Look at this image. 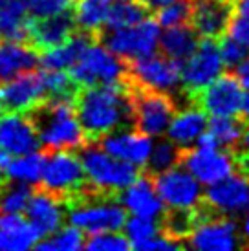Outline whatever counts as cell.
<instances>
[{"label":"cell","mask_w":249,"mask_h":251,"mask_svg":"<svg viewBox=\"0 0 249 251\" xmlns=\"http://www.w3.org/2000/svg\"><path fill=\"white\" fill-rule=\"evenodd\" d=\"M75 108L88 143L134 123L132 96L126 83L81 86L75 96Z\"/></svg>","instance_id":"1"},{"label":"cell","mask_w":249,"mask_h":251,"mask_svg":"<svg viewBox=\"0 0 249 251\" xmlns=\"http://www.w3.org/2000/svg\"><path fill=\"white\" fill-rule=\"evenodd\" d=\"M39 130L42 147L53 151H79L88 143L79 121L75 101L46 98L39 106L28 112Z\"/></svg>","instance_id":"2"},{"label":"cell","mask_w":249,"mask_h":251,"mask_svg":"<svg viewBox=\"0 0 249 251\" xmlns=\"http://www.w3.org/2000/svg\"><path fill=\"white\" fill-rule=\"evenodd\" d=\"M79 158L88 181L104 195L119 196L123 189L134 183L141 175L138 165L108 154L97 141H90L79 149Z\"/></svg>","instance_id":"3"},{"label":"cell","mask_w":249,"mask_h":251,"mask_svg":"<svg viewBox=\"0 0 249 251\" xmlns=\"http://www.w3.org/2000/svg\"><path fill=\"white\" fill-rule=\"evenodd\" d=\"M68 72L79 86L121 84L128 75V61H124L123 57L106 48L101 41H97L86 48V51Z\"/></svg>","instance_id":"4"},{"label":"cell","mask_w":249,"mask_h":251,"mask_svg":"<svg viewBox=\"0 0 249 251\" xmlns=\"http://www.w3.org/2000/svg\"><path fill=\"white\" fill-rule=\"evenodd\" d=\"M41 187L59 196L64 203L77 198L88 187V178L81 158L72 154V151L48 152L41 176Z\"/></svg>","instance_id":"5"},{"label":"cell","mask_w":249,"mask_h":251,"mask_svg":"<svg viewBox=\"0 0 249 251\" xmlns=\"http://www.w3.org/2000/svg\"><path fill=\"white\" fill-rule=\"evenodd\" d=\"M124 83L130 88L136 128L150 138L167 132L171 121L176 116V101H174L173 94L141 88L128 81H124Z\"/></svg>","instance_id":"6"},{"label":"cell","mask_w":249,"mask_h":251,"mask_svg":"<svg viewBox=\"0 0 249 251\" xmlns=\"http://www.w3.org/2000/svg\"><path fill=\"white\" fill-rule=\"evenodd\" d=\"M159 28L161 26L156 19H145L126 28L104 29L101 33V42L124 61H134L156 53L161 39Z\"/></svg>","instance_id":"7"},{"label":"cell","mask_w":249,"mask_h":251,"mask_svg":"<svg viewBox=\"0 0 249 251\" xmlns=\"http://www.w3.org/2000/svg\"><path fill=\"white\" fill-rule=\"evenodd\" d=\"M183 64L167 55H147L141 59L128 61V75L126 81L141 88L174 94L183 88L181 81Z\"/></svg>","instance_id":"8"},{"label":"cell","mask_w":249,"mask_h":251,"mask_svg":"<svg viewBox=\"0 0 249 251\" xmlns=\"http://www.w3.org/2000/svg\"><path fill=\"white\" fill-rule=\"evenodd\" d=\"M236 224L227 215L213 211L205 202L200 205V220L187 238V246L201 251H231L240 246Z\"/></svg>","instance_id":"9"},{"label":"cell","mask_w":249,"mask_h":251,"mask_svg":"<svg viewBox=\"0 0 249 251\" xmlns=\"http://www.w3.org/2000/svg\"><path fill=\"white\" fill-rule=\"evenodd\" d=\"M224 68H225V61L222 57L218 41L201 39L198 50L183 63V68H181L183 88L181 92H185V96L191 99L194 94H198L215 79H218L224 74Z\"/></svg>","instance_id":"10"},{"label":"cell","mask_w":249,"mask_h":251,"mask_svg":"<svg viewBox=\"0 0 249 251\" xmlns=\"http://www.w3.org/2000/svg\"><path fill=\"white\" fill-rule=\"evenodd\" d=\"M244 84L235 72L222 74L218 79L205 86L203 90L194 94L189 99L191 105H198L207 112L211 118L215 116H238L242 114L244 105Z\"/></svg>","instance_id":"11"},{"label":"cell","mask_w":249,"mask_h":251,"mask_svg":"<svg viewBox=\"0 0 249 251\" xmlns=\"http://www.w3.org/2000/svg\"><path fill=\"white\" fill-rule=\"evenodd\" d=\"M150 176L161 200L173 209H194L203 202L200 181L181 165Z\"/></svg>","instance_id":"12"},{"label":"cell","mask_w":249,"mask_h":251,"mask_svg":"<svg viewBox=\"0 0 249 251\" xmlns=\"http://www.w3.org/2000/svg\"><path fill=\"white\" fill-rule=\"evenodd\" d=\"M180 165L185 167L189 173H193L200 183L213 185L233 175L236 160L233 152H222L216 149H201V147H183Z\"/></svg>","instance_id":"13"},{"label":"cell","mask_w":249,"mask_h":251,"mask_svg":"<svg viewBox=\"0 0 249 251\" xmlns=\"http://www.w3.org/2000/svg\"><path fill=\"white\" fill-rule=\"evenodd\" d=\"M48 98L42 72H26L0 84V110L28 114Z\"/></svg>","instance_id":"14"},{"label":"cell","mask_w":249,"mask_h":251,"mask_svg":"<svg viewBox=\"0 0 249 251\" xmlns=\"http://www.w3.org/2000/svg\"><path fill=\"white\" fill-rule=\"evenodd\" d=\"M41 136L29 114L6 112L0 118V149L11 156H21L39 151Z\"/></svg>","instance_id":"15"},{"label":"cell","mask_w":249,"mask_h":251,"mask_svg":"<svg viewBox=\"0 0 249 251\" xmlns=\"http://www.w3.org/2000/svg\"><path fill=\"white\" fill-rule=\"evenodd\" d=\"M203 202L222 215H240L249 209V178L242 173L229 175L227 178L209 185Z\"/></svg>","instance_id":"16"},{"label":"cell","mask_w":249,"mask_h":251,"mask_svg":"<svg viewBox=\"0 0 249 251\" xmlns=\"http://www.w3.org/2000/svg\"><path fill=\"white\" fill-rule=\"evenodd\" d=\"M236 0H193L191 24L201 39L220 41L229 29Z\"/></svg>","instance_id":"17"},{"label":"cell","mask_w":249,"mask_h":251,"mask_svg":"<svg viewBox=\"0 0 249 251\" xmlns=\"http://www.w3.org/2000/svg\"><path fill=\"white\" fill-rule=\"evenodd\" d=\"M97 143L108 154L123 161H130L138 167H145L154 147L150 136L139 130H126V128H119L106 134Z\"/></svg>","instance_id":"18"},{"label":"cell","mask_w":249,"mask_h":251,"mask_svg":"<svg viewBox=\"0 0 249 251\" xmlns=\"http://www.w3.org/2000/svg\"><path fill=\"white\" fill-rule=\"evenodd\" d=\"M64 205L66 203L62 202L59 196L41 187L33 191L24 213H26L29 222L33 224L35 229L39 231V235L42 238H46L61 229L62 220H64V211H66Z\"/></svg>","instance_id":"19"},{"label":"cell","mask_w":249,"mask_h":251,"mask_svg":"<svg viewBox=\"0 0 249 251\" xmlns=\"http://www.w3.org/2000/svg\"><path fill=\"white\" fill-rule=\"evenodd\" d=\"M119 202L124 205V209L130 211L136 216H145V218L156 220L165 213V202L158 195L152 176L147 171L141 173L134 183H130L119 193Z\"/></svg>","instance_id":"20"},{"label":"cell","mask_w":249,"mask_h":251,"mask_svg":"<svg viewBox=\"0 0 249 251\" xmlns=\"http://www.w3.org/2000/svg\"><path fill=\"white\" fill-rule=\"evenodd\" d=\"M77 19L74 11L46 17V19H31L29 26V44L39 51H48L66 41L75 29Z\"/></svg>","instance_id":"21"},{"label":"cell","mask_w":249,"mask_h":251,"mask_svg":"<svg viewBox=\"0 0 249 251\" xmlns=\"http://www.w3.org/2000/svg\"><path fill=\"white\" fill-rule=\"evenodd\" d=\"M41 66L39 50L21 41L0 39V84Z\"/></svg>","instance_id":"22"},{"label":"cell","mask_w":249,"mask_h":251,"mask_svg":"<svg viewBox=\"0 0 249 251\" xmlns=\"http://www.w3.org/2000/svg\"><path fill=\"white\" fill-rule=\"evenodd\" d=\"M42 240L33 224L21 213H0V251H26Z\"/></svg>","instance_id":"23"},{"label":"cell","mask_w":249,"mask_h":251,"mask_svg":"<svg viewBox=\"0 0 249 251\" xmlns=\"http://www.w3.org/2000/svg\"><path fill=\"white\" fill-rule=\"evenodd\" d=\"M97 41H101V37L77 28L62 44L48 51H42L41 66L48 70H70L79 61V57L86 51V48Z\"/></svg>","instance_id":"24"},{"label":"cell","mask_w":249,"mask_h":251,"mask_svg":"<svg viewBox=\"0 0 249 251\" xmlns=\"http://www.w3.org/2000/svg\"><path fill=\"white\" fill-rule=\"evenodd\" d=\"M207 112L194 103L193 106H189L185 110L176 112V116L167 128L169 140H173L174 143H178L181 147H191V143H194L207 130Z\"/></svg>","instance_id":"25"},{"label":"cell","mask_w":249,"mask_h":251,"mask_svg":"<svg viewBox=\"0 0 249 251\" xmlns=\"http://www.w3.org/2000/svg\"><path fill=\"white\" fill-rule=\"evenodd\" d=\"M29 17L26 0H0V39L29 41Z\"/></svg>","instance_id":"26"},{"label":"cell","mask_w":249,"mask_h":251,"mask_svg":"<svg viewBox=\"0 0 249 251\" xmlns=\"http://www.w3.org/2000/svg\"><path fill=\"white\" fill-rule=\"evenodd\" d=\"M200 42L201 37L193 28V24H181L174 28H165V33L159 39V48L163 55L183 64L198 50Z\"/></svg>","instance_id":"27"},{"label":"cell","mask_w":249,"mask_h":251,"mask_svg":"<svg viewBox=\"0 0 249 251\" xmlns=\"http://www.w3.org/2000/svg\"><path fill=\"white\" fill-rule=\"evenodd\" d=\"M46 158H48V151L46 152L35 151V152L13 156L2 173V181H19V183H28V185L41 181Z\"/></svg>","instance_id":"28"},{"label":"cell","mask_w":249,"mask_h":251,"mask_svg":"<svg viewBox=\"0 0 249 251\" xmlns=\"http://www.w3.org/2000/svg\"><path fill=\"white\" fill-rule=\"evenodd\" d=\"M110 9L112 0H75L74 13L77 19V26L79 29L101 37L106 21H108Z\"/></svg>","instance_id":"29"},{"label":"cell","mask_w":249,"mask_h":251,"mask_svg":"<svg viewBox=\"0 0 249 251\" xmlns=\"http://www.w3.org/2000/svg\"><path fill=\"white\" fill-rule=\"evenodd\" d=\"M248 121L240 116H215V118L209 121L207 130L213 136L215 140L218 141L220 147H225L229 151H235L236 147L240 145V141L244 138V132H246V125Z\"/></svg>","instance_id":"30"},{"label":"cell","mask_w":249,"mask_h":251,"mask_svg":"<svg viewBox=\"0 0 249 251\" xmlns=\"http://www.w3.org/2000/svg\"><path fill=\"white\" fill-rule=\"evenodd\" d=\"M150 13L152 11L141 0H116L112 4L110 15H108V21H106L104 29H118L126 28V26H134V24H139L145 19H149Z\"/></svg>","instance_id":"31"},{"label":"cell","mask_w":249,"mask_h":251,"mask_svg":"<svg viewBox=\"0 0 249 251\" xmlns=\"http://www.w3.org/2000/svg\"><path fill=\"white\" fill-rule=\"evenodd\" d=\"M181 151L183 147L174 143L173 140H163L152 147L150 158L147 161V173L149 175H159L165 173L169 169L180 165Z\"/></svg>","instance_id":"32"},{"label":"cell","mask_w":249,"mask_h":251,"mask_svg":"<svg viewBox=\"0 0 249 251\" xmlns=\"http://www.w3.org/2000/svg\"><path fill=\"white\" fill-rule=\"evenodd\" d=\"M86 238L83 237V229L70 224L68 227H61L53 235L42 238L37 244V250L41 251H77L84 250Z\"/></svg>","instance_id":"33"},{"label":"cell","mask_w":249,"mask_h":251,"mask_svg":"<svg viewBox=\"0 0 249 251\" xmlns=\"http://www.w3.org/2000/svg\"><path fill=\"white\" fill-rule=\"evenodd\" d=\"M33 191L28 183L4 181L0 183V213H22L28 207Z\"/></svg>","instance_id":"34"},{"label":"cell","mask_w":249,"mask_h":251,"mask_svg":"<svg viewBox=\"0 0 249 251\" xmlns=\"http://www.w3.org/2000/svg\"><path fill=\"white\" fill-rule=\"evenodd\" d=\"M156 13V21L161 28H174L181 24H191L193 17V0H174L167 6L159 7Z\"/></svg>","instance_id":"35"},{"label":"cell","mask_w":249,"mask_h":251,"mask_svg":"<svg viewBox=\"0 0 249 251\" xmlns=\"http://www.w3.org/2000/svg\"><path fill=\"white\" fill-rule=\"evenodd\" d=\"M132 244L128 237L119 235L118 231H99L90 233V237L84 242V250L92 251H126L130 250Z\"/></svg>","instance_id":"36"},{"label":"cell","mask_w":249,"mask_h":251,"mask_svg":"<svg viewBox=\"0 0 249 251\" xmlns=\"http://www.w3.org/2000/svg\"><path fill=\"white\" fill-rule=\"evenodd\" d=\"M124 231H126V237L130 240V244L136 246L138 242H143L147 238L161 233V226H158L154 218H145V216L134 215L130 220H126Z\"/></svg>","instance_id":"37"},{"label":"cell","mask_w":249,"mask_h":251,"mask_svg":"<svg viewBox=\"0 0 249 251\" xmlns=\"http://www.w3.org/2000/svg\"><path fill=\"white\" fill-rule=\"evenodd\" d=\"M31 19H46L55 15L74 11L75 0H26Z\"/></svg>","instance_id":"38"},{"label":"cell","mask_w":249,"mask_h":251,"mask_svg":"<svg viewBox=\"0 0 249 251\" xmlns=\"http://www.w3.org/2000/svg\"><path fill=\"white\" fill-rule=\"evenodd\" d=\"M227 31L233 39L249 48V0H236L235 13Z\"/></svg>","instance_id":"39"},{"label":"cell","mask_w":249,"mask_h":251,"mask_svg":"<svg viewBox=\"0 0 249 251\" xmlns=\"http://www.w3.org/2000/svg\"><path fill=\"white\" fill-rule=\"evenodd\" d=\"M220 51H222V57H224V61L227 66H238L240 63H244L249 55V48L248 46H244L240 41H236L233 37H224L220 39Z\"/></svg>","instance_id":"40"},{"label":"cell","mask_w":249,"mask_h":251,"mask_svg":"<svg viewBox=\"0 0 249 251\" xmlns=\"http://www.w3.org/2000/svg\"><path fill=\"white\" fill-rule=\"evenodd\" d=\"M235 74H236V77L240 79V83L244 84V88H249V57L244 63H240L236 66Z\"/></svg>","instance_id":"41"},{"label":"cell","mask_w":249,"mask_h":251,"mask_svg":"<svg viewBox=\"0 0 249 251\" xmlns=\"http://www.w3.org/2000/svg\"><path fill=\"white\" fill-rule=\"evenodd\" d=\"M233 152L242 154V156H248L249 158V126L246 128V132H244V138H242V141H240V145L236 147Z\"/></svg>","instance_id":"42"},{"label":"cell","mask_w":249,"mask_h":251,"mask_svg":"<svg viewBox=\"0 0 249 251\" xmlns=\"http://www.w3.org/2000/svg\"><path fill=\"white\" fill-rule=\"evenodd\" d=\"M141 2H143L150 11H158L159 7L167 6V4H171V2H174V0H141Z\"/></svg>","instance_id":"43"},{"label":"cell","mask_w":249,"mask_h":251,"mask_svg":"<svg viewBox=\"0 0 249 251\" xmlns=\"http://www.w3.org/2000/svg\"><path fill=\"white\" fill-rule=\"evenodd\" d=\"M242 118L249 121V90L248 94H244V105H242Z\"/></svg>","instance_id":"44"},{"label":"cell","mask_w":249,"mask_h":251,"mask_svg":"<svg viewBox=\"0 0 249 251\" xmlns=\"http://www.w3.org/2000/svg\"><path fill=\"white\" fill-rule=\"evenodd\" d=\"M244 246H248L249 248V215L246 216V220H244Z\"/></svg>","instance_id":"45"},{"label":"cell","mask_w":249,"mask_h":251,"mask_svg":"<svg viewBox=\"0 0 249 251\" xmlns=\"http://www.w3.org/2000/svg\"><path fill=\"white\" fill-rule=\"evenodd\" d=\"M0 112H2V110H0ZM0 118H2V116H0Z\"/></svg>","instance_id":"46"}]
</instances>
